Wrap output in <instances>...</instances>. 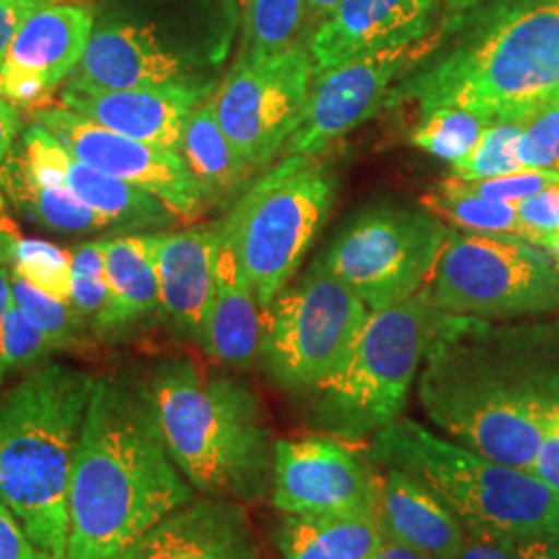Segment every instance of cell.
I'll use <instances>...</instances> for the list:
<instances>
[{"instance_id":"cell-1","label":"cell","mask_w":559,"mask_h":559,"mask_svg":"<svg viewBox=\"0 0 559 559\" xmlns=\"http://www.w3.org/2000/svg\"><path fill=\"white\" fill-rule=\"evenodd\" d=\"M195 498L141 378H96L71 480L67 559H120L147 528Z\"/></svg>"},{"instance_id":"cell-2","label":"cell","mask_w":559,"mask_h":559,"mask_svg":"<svg viewBox=\"0 0 559 559\" xmlns=\"http://www.w3.org/2000/svg\"><path fill=\"white\" fill-rule=\"evenodd\" d=\"M483 320L445 313L425 355L420 404L427 417L480 456L533 471L559 402V376L496 359Z\"/></svg>"},{"instance_id":"cell-3","label":"cell","mask_w":559,"mask_h":559,"mask_svg":"<svg viewBox=\"0 0 559 559\" xmlns=\"http://www.w3.org/2000/svg\"><path fill=\"white\" fill-rule=\"evenodd\" d=\"M141 385L170 456L195 491L242 506L272 493L276 441L245 383L168 359Z\"/></svg>"},{"instance_id":"cell-4","label":"cell","mask_w":559,"mask_h":559,"mask_svg":"<svg viewBox=\"0 0 559 559\" xmlns=\"http://www.w3.org/2000/svg\"><path fill=\"white\" fill-rule=\"evenodd\" d=\"M96 378L48 360L0 394V500L46 559H67L69 496Z\"/></svg>"},{"instance_id":"cell-5","label":"cell","mask_w":559,"mask_h":559,"mask_svg":"<svg viewBox=\"0 0 559 559\" xmlns=\"http://www.w3.org/2000/svg\"><path fill=\"white\" fill-rule=\"evenodd\" d=\"M558 90L559 0H501L445 55L394 87L388 104L528 119Z\"/></svg>"},{"instance_id":"cell-6","label":"cell","mask_w":559,"mask_h":559,"mask_svg":"<svg viewBox=\"0 0 559 559\" xmlns=\"http://www.w3.org/2000/svg\"><path fill=\"white\" fill-rule=\"evenodd\" d=\"M239 0H102L92 38L64 85L216 92Z\"/></svg>"},{"instance_id":"cell-7","label":"cell","mask_w":559,"mask_h":559,"mask_svg":"<svg viewBox=\"0 0 559 559\" xmlns=\"http://www.w3.org/2000/svg\"><path fill=\"white\" fill-rule=\"evenodd\" d=\"M369 456L431 489L468 533L559 545V491L533 471L480 456L402 417L371 438Z\"/></svg>"},{"instance_id":"cell-8","label":"cell","mask_w":559,"mask_h":559,"mask_svg":"<svg viewBox=\"0 0 559 559\" xmlns=\"http://www.w3.org/2000/svg\"><path fill=\"white\" fill-rule=\"evenodd\" d=\"M443 316L427 288L371 311L338 373L313 390L311 425L318 433L359 441L399 419Z\"/></svg>"},{"instance_id":"cell-9","label":"cell","mask_w":559,"mask_h":559,"mask_svg":"<svg viewBox=\"0 0 559 559\" xmlns=\"http://www.w3.org/2000/svg\"><path fill=\"white\" fill-rule=\"evenodd\" d=\"M321 156L280 158L216 224L233 245L261 311L290 284L330 214L336 177Z\"/></svg>"},{"instance_id":"cell-10","label":"cell","mask_w":559,"mask_h":559,"mask_svg":"<svg viewBox=\"0 0 559 559\" xmlns=\"http://www.w3.org/2000/svg\"><path fill=\"white\" fill-rule=\"evenodd\" d=\"M369 316L320 258L263 309L258 360L282 388L313 392L338 373Z\"/></svg>"},{"instance_id":"cell-11","label":"cell","mask_w":559,"mask_h":559,"mask_svg":"<svg viewBox=\"0 0 559 559\" xmlns=\"http://www.w3.org/2000/svg\"><path fill=\"white\" fill-rule=\"evenodd\" d=\"M427 290L440 311L462 318L554 313L559 267L528 240L450 230Z\"/></svg>"},{"instance_id":"cell-12","label":"cell","mask_w":559,"mask_h":559,"mask_svg":"<svg viewBox=\"0 0 559 559\" xmlns=\"http://www.w3.org/2000/svg\"><path fill=\"white\" fill-rule=\"evenodd\" d=\"M448 237L429 212L383 205L355 216L320 258L369 311H381L429 286Z\"/></svg>"},{"instance_id":"cell-13","label":"cell","mask_w":559,"mask_h":559,"mask_svg":"<svg viewBox=\"0 0 559 559\" xmlns=\"http://www.w3.org/2000/svg\"><path fill=\"white\" fill-rule=\"evenodd\" d=\"M307 41L261 59L237 57L214 92L226 138L255 173L280 158L297 131L313 85Z\"/></svg>"},{"instance_id":"cell-14","label":"cell","mask_w":559,"mask_h":559,"mask_svg":"<svg viewBox=\"0 0 559 559\" xmlns=\"http://www.w3.org/2000/svg\"><path fill=\"white\" fill-rule=\"evenodd\" d=\"M383 473L328 433L274 445L272 503L284 514H378Z\"/></svg>"},{"instance_id":"cell-15","label":"cell","mask_w":559,"mask_h":559,"mask_svg":"<svg viewBox=\"0 0 559 559\" xmlns=\"http://www.w3.org/2000/svg\"><path fill=\"white\" fill-rule=\"evenodd\" d=\"M36 122L46 127L78 160L156 195L179 221H200L210 210L200 182L177 150L124 138L64 106L40 108Z\"/></svg>"},{"instance_id":"cell-16","label":"cell","mask_w":559,"mask_h":559,"mask_svg":"<svg viewBox=\"0 0 559 559\" xmlns=\"http://www.w3.org/2000/svg\"><path fill=\"white\" fill-rule=\"evenodd\" d=\"M423 52L420 40L346 60L318 73L299 127L286 141L280 158L325 154L383 108L396 80Z\"/></svg>"},{"instance_id":"cell-17","label":"cell","mask_w":559,"mask_h":559,"mask_svg":"<svg viewBox=\"0 0 559 559\" xmlns=\"http://www.w3.org/2000/svg\"><path fill=\"white\" fill-rule=\"evenodd\" d=\"M96 11L57 0L21 25L0 62V98L15 106H41L75 67L92 38Z\"/></svg>"},{"instance_id":"cell-18","label":"cell","mask_w":559,"mask_h":559,"mask_svg":"<svg viewBox=\"0 0 559 559\" xmlns=\"http://www.w3.org/2000/svg\"><path fill=\"white\" fill-rule=\"evenodd\" d=\"M433 0H340L307 38L316 75L346 60L413 46L431 25Z\"/></svg>"},{"instance_id":"cell-19","label":"cell","mask_w":559,"mask_h":559,"mask_svg":"<svg viewBox=\"0 0 559 559\" xmlns=\"http://www.w3.org/2000/svg\"><path fill=\"white\" fill-rule=\"evenodd\" d=\"M120 559H258V543L247 506L201 496L158 520Z\"/></svg>"},{"instance_id":"cell-20","label":"cell","mask_w":559,"mask_h":559,"mask_svg":"<svg viewBox=\"0 0 559 559\" xmlns=\"http://www.w3.org/2000/svg\"><path fill=\"white\" fill-rule=\"evenodd\" d=\"M212 94L193 87L94 90L64 85L60 104L108 131L179 152L185 120Z\"/></svg>"},{"instance_id":"cell-21","label":"cell","mask_w":559,"mask_h":559,"mask_svg":"<svg viewBox=\"0 0 559 559\" xmlns=\"http://www.w3.org/2000/svg\"><path fill=\"white\" fill-rule=\"evenodd\" d=\"M160 288V318L180 336L201 344L216 286V226L152 233Z\"/></svg>"},{"instance_id":"cell-22","label":"cell","mask_w":559,"mask_h":559,"mask_svg":"<svg viewBox=\"0 0 559 559\" xmlns=\"http://www.w3.org/2000/svg\"><path fill=\"white\" fill-rule=\"evenodd\" d=\"M261 318L255 290L233 245L218 230L216 286L200 344L203 353L228 367H251L260 359Z\"/></svg>"},{"instance_id":"cell-23","label":"cell","mask_w":559,"mask_h":559,"mask_svg":"<svg viewBox=\"0 0 559 559\" xmlns=\"http://www.w3.org/2000/svg\"><path fill=\"white\" fill-rule=\"evenodd\" d=\"M378 516L383 535L429 558L454 559L466 543L462 520L431 489L396 468H383Z\"/></svg>"},{"instance_id":"cell-24","label":"cell","mask_w":559,"mask_h":559,"mask_svg":"<svg viewBox=\"0 0 559 559\" xmlns=\"http://www.w3.org/2000/svg\"><path fill=\"white\" fill-rule=\"evenodd\" d=\"M112 318L106 344H117L160 318V288L152 233L102 237Z\"/></svg>"},{"instance_id":"cell-25","label":"cell","mask_w":559,"mask_h":559,"mask_svg":"<svg viewBox=\"0 0 559 559\" xmlns=\"http://www.w3.org/2000/svg\"><path fill=\"white\" fill-rule=\"evenodd\" d=\"M180 158L200 182L210 207L235 203L253 180V166L242 160L226 138L216 115L214 94L201 102L185 120L179 143Z\"/></svg>"},{"instance_id":"cell-26","label":"cell","mask_w":559,"mask_h":559,"mask_svg":"<svg viewBox=\"0 0 559 559\" xmlns=\"http://www.w3.org/2000/svg\"><path fill=\"white\" fill-rule=\"evenodd\" d=\"M0 193L25 221L48 233L87 237L102 230H115L112 224L85 205L69 185H52L34 177L15 147L0 166Z\"/></svg>"},{"instance_id":"cell-27","label":"cell","mask_w":559,"mask_h":559,"mask_svg":"<svg viewBox=\"0 0 559 559\" xmlns=\"http://www.w3.org/2000/svg\"><path fill=\"white\" fill-rule=\"evenodd\" d=\"M383 539L378 514H286L282 559H371Z\"/></svg>"},{"instance_id":"cell-28","label":"cell","mask_w":559,"mask_h":559,"mask_svg":"<svg viewBox=\"0 0 559 559\" xmlns=\"http://www.w3.org/2000/svg\"><path fill=\"white\" fill-rule=\"evenodd\" d=\"M67 182L85 205L112 224L115 233H158L179 222V216L156 195L104 175L73 154L67 164Z\"/></svg>"},{"instance_id":"cell-29","label":"cell","mask_w":559,"mask_h":559,"mask_svg":"<svg viewBox=\"0 0 559 559\" xmlns=\"http://www.w3.org/2000/svg\"><path fill=\"white\" fill-rule=\"evenodd\" d=\"M420 203L425 205V212L438 221L454 224L466 233L531 239L514 203L487 200L473 191L466 180L456 177L438 182L427 195H423Z\"/></svg>"},{"instance_id":"cell-30","label":"cell","mask_w":559,"mask_h":559,"mask_svg":"<svg viewBox=\"0 0 559 559\" xmlns=\"http://www.w3.org/2000/svg\"><path fill=\"white\" fill-rule=\"evenodd\" d=\"M240 48L237 57L261 59L280 55L302 40L305 0H242L239 2Z\"/></svg>"},{"instance_id":"cell-31","label":"cell","mask_w":559,"mask_h":559,"mask_svg":"<svg viewBox=\"0 0 559 559\" xmlns=\"http://www.w3.org/2000/svg\"><path fill=\"white\" fill-rule=\"evenodd\" d=\"M419 115L411 143L448 164L466 158L493 122L489 115L462 106H440Z\"/></svg>"},{"instance_id":"cell-32","label":"cell","mask_w":559,"mask_h":559,"mask_svg":"<svg viewBox=\"0 0 559 559\" xmlns=\"http://www.w3.org/2000/svg\"><path fill=\"white\" fill-rule=\"evenodd\" d=\"M71 307L94 342L108 340L112 295L100 239L71 249Z\"/></svg>"},{"instance_id":"cell-33","label":"cell","mask_w":559,"mask_h":559,"mask_svg":"<svg viewBox=\"0 0 559 559\" xmlns=\"http://www.w3.org/2000/svg\"><path fill=\"white\" fill-rule=\"evenodd\" d=\"M9 274H11V299L29 320L34 321V325L40 330L41 334L50 340L57 353L81 350L87 342L94 340L87 334L85 325L81 323L71 302H64L41 293L11 270Z\"/></svg>"},{"instance_id":"cell-34","label":"cell","mask_w":559,"mask_h":559,"mask_svg":"<svg viewBox=\"0 0 559 559\" xmlns=\"http://www.w3.org/2000/svg\"><path fill=\"white\" fill-rule=\"evenodd\" d=\"M526 119H498L483 133L477 147L452 164V177L460 180H485L522 170L519 141Z\"/></svg>"},{"instance_id":"cell-35","label":"cell","mask_w":559,"mask_h":559,"mask_svg":"<svg viewBox=\"0 0 559 559\" xmlns=\"http://www.w3.org/2000/svg\"><path fill=\"white\" fill-rule=\"evenodd\" d=\"M7 267L41 293L71 302V251L59 245L20 237Z\"/></svg>"},{"instance_id":"cell-36","label":"cell","mask_w":559,"mask_h":559,"mask_svg":"<svg viewBox=\"0 0 559 559\" xmlns=\"http://www.w3.org/2000/svg\"><path fill=\"white\" fill-rule=\"evenodd\" d=\"M52 355H57V348L11 299L0 325V390L13 373H27L48 362Z\"/></svg>"},{"instance_id":"cell-37","label":"cell","mask_w":559,"mask_h":559,"mask_svg":"<svg viewBox=\"0 0 559 559\" xmlns=\"http://www.w3.org/2000/svg\"><path fill=\"white\" fill-rule=\"evenodd\" d=\"M524 168L559 170V98L551 96L524 120L519 141Z\"/></svg>"},{"instance_id":"cell-38","label":"cell","mask_w":559,"mask_h":559,"mask_svg":"<svg viewBox=\"0 0 559 559\" xmlns=\"http://www.w3.org/2000/svg\"><path fill=\"white\" fill-rule=\"evenodd\" d=\"M473 191L483 198L503 203H519L543 189L559 185V170H540V168H522L516 173L496 177V179L466 180Z\"/></svg>"},{"instance_id":"cell-39","label":"cell","mask_w":559,"mask_h":559,"mask_svg":"<svg viewBox=\"0 0 559 559\" xmlns=\"http://www.w3.org/2000/svg\"><path fill=\"white\" fill-rule=\"evenodd\" d=\"M520 221L526 226L531 239L537 242L539 235L549 230H559V185L543 189L539 193L514 203Z\"/></svg>"},{"instance_id":"cell-40","label":"cell","mask_w":559,"mask_h":559,"mask_svg":"<svg viewBox=\"0 0 559 559\" xmlns=\"http://www.w3.org/2000/svg\"><path fill=\"white\" fill-rule=\"evenodd\" d=\"M0 559H46L20 519L0 500Z\"/></svg>"},{"instance_id":"cell-41","label":"cell","mask_w":559,"mask_h":559,"mask_svg":"<svg viewBox=\"0 0 559 559\" xmlns=\"http://www.w3.org/2000/svg\"><path fill=\"white\" fill-rule=\"evenodd\" d=\"M57 0H0V62L4 59L11 41L15 40L21 25L38 9Z\"/></svg>"},{"instance_id":"cell-42","label":"cell","mask_w":559,"mask_h":559,"mask_svg":"<svg viewBox=\"0 0 559 559\" xmlns=\"http://www.w3.org/2000/svg\"><path fill=\"white\" fill-rule=\"evenodd\" d=\"M533 473L559 491V402L545 427Z\"/></svg>"},{"instance_id":"cell-43","label":"cell","mask_w":559,"mask_h":559,"mask_svg":"<svg viewBox=\"0 0 559 559\" xmlns=\"http://www.w3.org/2000/svg\"><path fill=\"white\" fill-rule=\"evenodd\" d=\"M454 559H519V556L510 540L466 531V543Z\"/></svg>"},{"instance_id":"cell-44","label":"cell","mask_w":559,"mask_h":559,"mask_svg":"<svg viewBox=\"0 0 559 559\" xmlns=\"http://www.w3.org/2000/svg\"><path fill=\"white\" fill-rule=\"evenodd\" d=\"M21 131L20 106L0 98V166L17 143Z\"/></svg>"},{"instance_id":"cell-45","label":"cell","mask_w":559,"mask_h":559,"mask_svg":"<svg viewBox=\"0 0 559 559\" xmlns=\"http://www.w3.org/2000/svg\"><path fill=\"white\" fill-rule=\"evenodd\" d=\"M371 559H433L429 558L427 554H423L419 549L402 543V540L394 539V537H388L383 535L380 547L376 549V554L371 556Z\"/></svg>"},{"instance_id":"cell-46","label":"cell","mask_w":559,"mask_h":559,"mask_svg":"<svg viewBox=\"0 0 559 559\" xmlns=\"http://www.w3.org/2000/svg\"><path fill=\"white\" fill-rule=\"evenodd\" d=\"M512 549H514V554L519 556V559H559L558 543L519 540V543H512Z\"/></svg>"},{"instance_id":"cell-47","label":"cell","mask_w":559,"mask_h":559,"mask_svg":"<svg viewBox=\"0 0 559 559\" xmlns=\"http://www.w3.org/2000/svg\"><path fill=\"white\" fill-rule=\"evenodd\" d=\"M21 233L11 221V216L4 210V203L0 200V265H9L11 251L15 247V240L20 239Z\"/></svg>"},{"instance_id":"cell-48","label":"cell","mask_w":559,"mask_h":559,"mask_svg":"<svg viewBox=\"0 0 559 559\" xmlns=\"http://www.w3.org/2000/svg\"><path fill=\"white\" fill-rule=\"evenodd\" d=\"M338 2L340 0H305V13L313 29L334 13Z\"/></svg>"},{"instance_id":"cell-49","label":"cell","mask_w":559,"mask_h":559,"mask_svg":"<svg viewBox=\"0 0 559 559\" xmlns=\"http://www.w3.org/2000/svg\"><path fill=\"white\" fill-rule=\"evenodd\" d=\"M11 302V274L7 265H0V325Z\"/></svg>"},{"instance_id":"cell-50","label":"cell","mask_w":559,"mask_h":559,"mask_svg":"<svg viewBox=\"0 0 559 559\" xmlns=\"http://www.w3.org/2000/svg\"><path fill=\"white\" fill-rule=\"evenodd\" d=\"M537 247H540L551 260L558 263L559 267V230H549V233H543L539 235V239L535 242Z\"/></svg>"},{"instance_id":"cell-51","label":"cell","mask_w":559,"mask_h":559,"mask_svg":"<svg viewBox=\"0 0 559 559\" xmlns=\"http://www.w3.org/2000/svg\"><path fill=\"white\" fill-rule=\"evenodd\" d=\"M556 98H559V90L556 92Z\"/></svg>"},{"instance_id":"cell-52","label":"cell","mask_w":559,"mask_h":559,"mask_svg":"<svg viewBox=\"0 0 559 559\" xmlns=\"http://www.w3.org/2000/svg\"><path fill=\"white\" fill-rule=\"evenodd\" d=\"M239 2H242V0H239Z\"/></svg>"}]
</instances>
